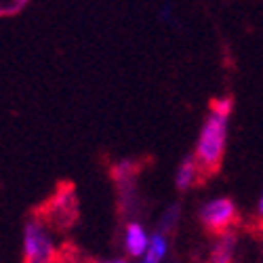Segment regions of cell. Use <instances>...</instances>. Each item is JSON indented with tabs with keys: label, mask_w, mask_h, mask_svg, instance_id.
<instances>
[{
	"label": "cell",
	"mask_w": 263,
	"mask_h": 263,
	"mask_svg": "<svg viewBox=\"0 0 263 263\" xmlns=\"http://www.w3.org/2000/svg\"><path fill=\"white\" fill-rule=\"evenodd\" d=\"M228 114L209 109V116L200 128V137L196 143V158H198L204 177H213L219 173L223 162L226 139H228Z\"/></svg>",
	"instance_id": "cell-1"
},
{
	"label": "cell",
	"mask_w": 263,
	"mask_h": 263,
	"mask_svg": "<svg viewBox=\"0 0 263 263\" xmlns=\"http://www.w3.org/2000/svg\"><path fill=\"white\" fill-rule=\"evenodd\" d=\"M47 228L65 232L76 223L78 217V204H76V190L72 183H59L55 194L45 204L38 206L36 215Z\"/></svg>",
	"instance_id": "cell-2"
},
{
	"label": "cell",
	"mask_w": 263,
	"mask_h": 263,
	"mask_svg": "<svg viewBox=\"0 0 263 263\" xmlns=\"http://www.w3.org/2000/svg\"><path fill=\"white\" fill-rule=\"evenodd\" d=\"M61 255L55 249L47 226L38 217H30L24 228V261L28 263H51L59 261Z\"/></svg>",
	"instance_id": "cell-3"
},
{
	"label": "cell",
	"mask_w": 263,
	"mask_h": 263,
	"mask_svg": "<svg viewBox=\"0 0 263 263\" xmlns=\"http://www.w3.org/2000/svg\"><path fill=\"white\" fill-rule=\"evenodd\" d=\"M198 219L204 232L217 238L230 230H236V226L240 223V213L232 198H215L200 206Z\"/></svg>",
	"instance_id": "cell-4"
},
{
	"label": "cell",
	"mask_w": 263,
	"mask_h": 263,
	"mask_svg": "<svg viewBox=\"0 0 263 263\" xmlns=\"http://www.w3.org/2000/svg\"><path fill=\"white\" fill-rule=\"evenodd\" d=\"M139 173V164L130 162V160H122L112 168V177L114 183L118 187V196H120V206L124 209V213L130 211V204L135 200V179Z\"/></svg>",
	"instance_id": "cell-5"
},
{
	"label": "cell",
	"mask_w": 263,
	"mask_h": 263,
	"mask_svg": "<svg viewBox=\"0 0 263 263\" xmlns=\"http://www.w3.org/2000/svg\"><path fill=\"white\" fill-rule=\"evenodd\" d=\"M206 177H204V173H202V166L198 162V158H196V154L192 156H185L177 168V177H175V185H177L179 192H185L190 187H196V185H200L204 183Z\"/></svg>",
	"instance_id": "cell-6"
},
{
	"label": "cell",
	"mask_w": 263,
	"mask_h": 263,
	"mask_svg": "<svg viewBox=\"0 0 263 263\" xmlns=\"http://www.w3.org/2000/svg\"><path fill=\"white\" fill-rule=\"evenodd\" d=\"M149 242V236L145 234L143 226L137 221H130L124 230V249L130 257H143Z\"/></svg>",
	"instance_id": "cell-7"
},
{
	"label": "cell",
	"mask_w": 263,
	"mask_h": 263,
	"mask_svg": "<svg viewBox=\"0 0 263 263\" xmlns=\"http://www.w3.org/2000/svg\"><path fill=\"white\" fill-rule=\"evenodd\" d=\"M238 247V234L236 230H230L221 236H217V242L211 249V261L215 263H230L234 261V253Z\"/></svg>",
	"instance_id": "cell-8"
},
{
	"label": "cell",
	"mask_w": 263,
	"mask_h": 263,
	"mask_svg": "<svg viewBox=\"0 0 263 263\" xmlns=\"http://www.w3.org/2000/svg\"><path fill=\"white\" fill-rule=\"evenodd\" d=\"M164 253H166V234H162V232L156 230V234L152 236L149 242H147L143 261H147V263L162 261V259H164Z\"/></svg>",
	"instance_id": "cell-9"
},
{
	"label": "cell",
	"mask_w": 263,
	"mask_h": 263,
	"mask_svg": "<svg viewBox=\"0 0 263 263\" xmlns=\"http://www.w3.org/2000/svg\"><path fill=\"white\" fill-rule=\"evenodd\" d=\"M179 213H181V206H179V204L168 206V209L164 211L162 219H160L158 232H162V234H166V236L173 234V232H175V226H177V221H179Z\"/></svg>",
	"instance_id": "cell-10"
},
{
	"label": "cell",
	"mask_w": 263,
	"mask_h": 263,
	"mask_svg": "<svg viewBox=\"0 0 263 263\" xmlns=\"http://www.w3.org/2000/svg\"><path fill=\"white\" fill-rule=\"evenodd\" d=\"M259 213H261V217H263V196H261V200H259Z\"/></svg>",
	"instance_id": "cell-11"
}]
</instances>
